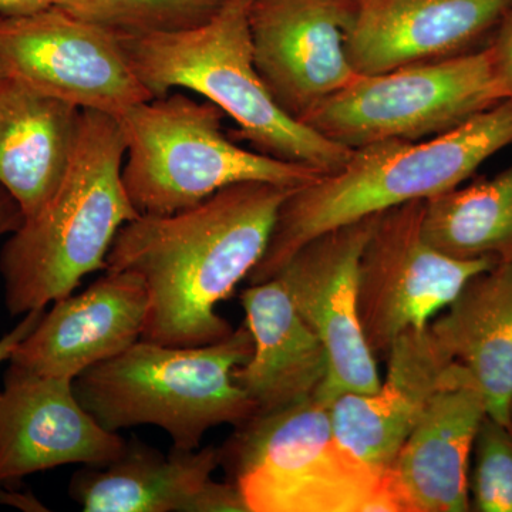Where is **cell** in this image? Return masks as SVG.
Segmentation results:
<instances>
[{"label": "cell", "instance_id": "cell-19", "mask_svg": "<svg viewBox=\"0 0 512 512\" xmlns=\"http://www.w3.org/2000/svg\"><path fill=\"white\" fill-rule=\"evenodd\" d=\"M82 110L6 77L0 82V187L35 215L62 180Z\"/></svg>", "mask_w": 512, "mask_h": 512}, {"label": "cell", "instance_id": "cell-15", "mask_svg": "<svg viewBox=\"0 0 512 512\" xmlns=\"http://www.w3.org/2000/svg\"><path fill=\"white\" fill-rule=\"evenodd\" d=\"M512 0H355L348 56L359 74L473 52Z\"/></svg>", "mask_w": 512, "mask_h": 512}, {"label": "cell", "instance_id": "cell-12", "mask_svg": "<svg viewBox=\"0 0 512 512\" xmlns=\"http://www.w3.org/2000/svg\"><path fill=\"white\" fill-rule=\"evenodd\" d=\"M353 15L355 0H252L256 69L293 119L359 77L346 47Z\"/></svg>", "mask_w": 512, "mask_h": 512}, {"label": "cell", "instance_id": "cell-25", "mask_svg": "<svg viewBox=\"0 0 512 512\" xmlns=\"http://www.w3.org/2000/svg\"><path fill=\"white\" fill-rule=\"evenodd\" d=\"M487 46L505 99H512V6L494 29Z\"/></svg>", "mask_w": 512, "mask_h": 512}, {"label": "cell", "instance_id": "cell-29", "mask_svg": "<svg viewBox=\"0 0 512 512\" xmlns=\"http://www.w3.org/2000/svg\"><path fill=\"white\" fill-rule=\"evenodd\" d=\"M0 503L15 505V507L25 508L28 511H40L39 508H42V505H40L36 498L29 497V495L10 493L6 487L5 490H0Z\"/></svg>", "mask_w": 512, "mask_h": 512}, {"label": "cell", "instance_id": "cell-22", "mask_svg": "<svg viewBox=\"0 0 512 512\" xmlns=\"http://www.w3.org/2000/svg\"><path fill=\"white\" fill-rule=\"evenodd\" d=\"M423 234L451 258L512 262V164L424 201Z\"/></svg>", "mask_w": 512, "mask_h": 512}, {"label": "cell", "instance_id": "cell-4", "mask_svg": "<svg viewBox=\"0 0 512 512\" xmlns=\"http://www.w3.org/2000/svg\"><path fill=\"white\" fill-rule=\"evenodd\" d=\"M227 0L195 28L119 36L128 63L153 97L175 89L200 94L237 123L254 150L319 173L338 171L352 150L293 119L276 104L256 69L249 8Z\"/></svg>", "mask_w": 512, "mask_h": 512}, {"label": "cell", "instance_id": "cell-31", "mask_svg": "<svg viewBox=\"0 0 512 512\" xmlns=\"http://www.w3.org/2000/svg\"><path fill=\"white\" fill-rule=\"evenodd\" d=\"M511 416H512V407H511Z\"/></svg>", "mask_w": 512, "mask_h": 512}, {"label": "cell", "instance_id": "cell-5", "mask_svg": "<svg viewBox=\"0 0 512 512\" xmlns=\"http://www.w3.org/2000/svg\"><path fill=\"white\" fill-rule=\"evenodd\" d=\"M247 325L211 345L165 346L140 339L76 377L74 393L104 429L156 426L173 447L198 450L208 430L238 427L256 414L234 379L251 357Z\"/></svg>", "mask_w": 512, "mask_h": 512}, {"label": "cell", "instance_id": "cell-7", "mask_svg": "<svg viewBox=\"0 0 512 512\" xmlns=\"http://www.w3.org/2000/svg\"><path fill=\"white\" fill-rule=\"evenodd\" d=\"M224 116L210 101L170 92L117 119L126 141L124 187L138 214L188 210L235 184L298 190L323 175L308 165L239 147L222 130Z\"/></svg>", "mask_w": 512, "mask_h": 512}, {"label": "cell", "instance_id": "cell-28", "mask_svg": "<svg viewBox=\"0 0 512 512\" xmlns=\"http://www.w3.org/2000/svg\"><path fill=\"white\" fill-rule=\"evenodd\" d=\"M57 0H0V16L16 18V16L32 15L52 8Z\"/></svg>", "mask_w": 512, "mask_h": 512}, {"label": "cell", "instance_id": "cell-8", "mask_svg": "<svg viewBox=\"0 0 512 512\" xmlns=\"http://www.w3.org/2000/svg\"><path fill=\"white\" fill-rule=\"evenodd\" d=\"M505 100L488 46L473 52L359 74L302 119L340 146L419 141L453 130Z\"/></svg>", "mask_w": 512, "mask_h": 512}, {"label": "cell", "instance_id": "cell-6", "mask_svg": "<svg viewBox=\"0 0 512 512\" xmlns=\"http://www.w3.org/2000/svg\"><path fill=\"white\" fill-rule=\"evenodd\" d=\"M221 451L248 512H406L389 471L340 443L318 397L255 414Z\"/></svg>", "mask_w": 512, "mask_h": 512}, {"label": "cell", "instance_id": "cell-23", "mask_svg": "<svg viewBox=\"0 0 512 512\" xmlns=\"http://www.w3.org/2000/svg\"><path fill=\"white\" fill-rule=\"evenodd\" d=\"M227 0H57L59 8L117 36L153 35L191 29Z\"/></svg>", "mask_w": 512, "mask_h": 512}, {"label": "cell", "instance_id": "cell-3", "mask_svg": "<svg viewBox=\"0 0 512 512\" xmlns=\"http://www.w3.org/2000/svg\"><path fill=\"white\" fill-rule=\"evenodd\" d=\"M124 160L126 141L119 121L82 110L62 180L0 252L10 315L46 309L72 295L87 275L107 269L117 232L140 215L124 187Z\"/></svg>", "mask_w": 512, "mask_h": 512}, {"label": "cell", "instance_id": "cell-27", "mask_svg": "<svg viewBox=\"0 0 512 512\" xmlns=\"http://www.w3.org/2000/svg\"><path fill=\"white\" fill-rule=\"evenodd\" d=\"M23 214L8 191L0 187V237L10 235L22 225Z\"/></svg>", "mask_w": 512, "mask_h": 512}, {"label": "cell", "instance_id": "cell-21", "mask_svg": "<svg viewBox=\"0 0 512 512\" xmlns=\"http://www.w3.org/2000/svg\"><path fill=\"white\" fill-rule=\"evenodd\" d=\"M429 328L473 376L487 416L512 429V262L470 279Z\"/></svg>", "mask_w": 512, "mask_h": 512}, {"label": "cell", "instance_id": "cell-13", "mask_svg": "<svg viewBox=\"0 0 512 512\" xmlns=\"http://www.w3.org/2000/svg\"><path fill=\"white\" fill-rule=\"evenodd\" d=\"M74 380L9 362L0 392V485L69 464L106 467L126 440L104 429L77 399Z\"/></svg>", "mask_w": 512, "mask_h": 512}, {"label": "cell", "instance_id": "cell-1", "mask_svg": "<svg viewBox=\"0 0 512 512\" xmlns=\"http://www.w3.org/2000/svg\"><path fill=\"white\" fill-rule=\"evenodd\" d=\"M293 191L235 184L188 210L138 215L124 224L107 255L106 271L133 272L146 285L141 339L191 348L231 335L234 329L217 306L261 261L279 210Z\"/></svg>", "mask_w": 512, "mask_h": 512}, {"label": "cell", "instance_id": "cell-17", "mask_svg": "<svg viewBox=\"0 0 512 512\" xmlns=\"http://www.w3.org/2000/svg\"><path fill=\"white\" fill-rule=\"evenodd\" d=\"M387 377L373 393H343L330 417L340 443L377 471H387L451 366L429 326L402 333L387 353Z\"/></svg>", "mask_w": 512, "mask_h": 512}, {"label": "cell", "instance_id": "cell-14", "mask_svg": "<svg viewBox=\"0 0 512 512\" xmlns=\"http://www.w3.org/2000/svg\"><path fill=\"white\" fill-rule=\"evenodd\" d=\"M146 285L130 271H107L86 291L55 302L9 362L37 375L74 380L143 336Z\"/></svg>", "mask_w": 512, "mask_h": 512}, {"label": "cell", "instance_id": "cell-26", "mask_svg": "<svg viewBox=\"0 0 512 512\" xmlns=\"http://www.w3.org/2000/svg\"><path fill=\"white\" fill-rule=\"evenodd\" d=\"M43 313H45V309H36V311L26 313L15 328L0 338V365L9 362L13 350L35 329L39 320L42 319Z\"/></svg>", "mask_w": 512, "mask_h": 512}, {"label": "cell", "instance_id": "cell-16", "mask_svg": "<svg viewBox=\"0 0 512 512\" xmlns=\"http://www.w3.org/2000/svg\"><path fill=\"white\" fill-rule=\"evenodd\" d=\"M485 416L473 376L454 362L387 470L404 511H470L471 453Z\"/></svg>", "mask_w": 512, "mask_h": 512}, {"label": "cell", "instance_id": "cell-18", "mask_svg": "<svg viewBox=\"0 0 512 512\" xmlns=\"http://www.w3.org/2000/svg\"><path fill=\"white\" fill-rule=\"evenodd\" d=\"M251 357L234 370L256 414L278 412L318 397L329 373L325 346L274 278L241 293Z\"/></svg>", "mask_w": 512, "mask_h": 512}, {"label": "cell", "instance_id": "cell-11", "mask_svg": "<svg viewBox=\"0 0 512 512\" xmlns=\"http://www.w3.org/2000/svg\"><path fill=\"white\" fill-rule=\"evenodd\" d=\"M376 217L312 239L275 276L328 353L329 373L318 396L328 404L343 393L376 392L382 383L357 308L360 256Z\"/></svg>", "mask_w": 512, "mask_h": 512}, {"label": "cell", "instance_id": "cell-10", "mask_svg": "<svg viewBox=\"0 0 512 512\" xmlns=\"http://www.w3.org/2000/svg\"><path fill=\"white\" fill-rule=\"evenodd\" d=\"M0 63L6 76L36 92L114 119L154 99L116 33L57 5L32 15L0 16Z\"/></svg>", "mask_w": 512, "mask_h": 512}, {"label": "cell", "instance_id": "cell-30", "mask_svg": "<svg viewBox=\"0 0 512 512\" xmlns=\"http://www.w3.org/2000/svg\"><path fill=\"white\" fill-rule=\"evenodd\" d=\"M6 73H5V70H3V66H2V63H0V82H2L3 79H6Z\"/></svg>", "mask_w": 512, "mask_h": 512}, {"label": "cell", "instance_id": "cell-20", "mask_svg": "<svg viewBox=\"0 0 512 512\" xmlns=\"http://www.w3.org/2000/svg\"><path fill=\"white\" fill-rule=\"evenodd\" d=\"M221 464V448L164 454L133 439L109 466L80 468L69 494L86 512H195Z\"/></svg>", "mask_w": 512, "mask_h": 512}, {"label": "cell", "instance_id": "cell-24", "mask_svg": "<svg viewBox=\"0 0 512 512\" xmlns=\"http://www.w3.org/2000/svg\"><path fill=\"white\" fill-rule=\"evenodd\" d=\"M473 453L470 510L512 512V429L485 416Z\"/></svg>", "mask_w": 512, "mask_h": 512}, {"label": "cell", "instance_id": "cell-2", "mask_svg": "<svg viewBox=\"0 0 512 512\" xmlns=\"http://www.w3.org/2000/svg\"><path fill=\"white\" fill-rule=\"evenodd\" d=\"M511 144L512 99H505L439 136L352 150L338 171L286 198L249 284L274 279L303 245L325 232L453 190Z\"/></svg>", "mask_w": 512, "mask_h": 512}, {"label": "cell", "instance_id": "cell-9", "mask_svg": "<svg viewBox=\"0 0 512 512\" xmlns=\"http://www.w3.org/2000/svg\"><path fill=\"white\" fill-rule=\"evenodd\" d=\"M424 201L377 214L359 265L360 325L376 360L407 330L423 329L493 259L451 258L424 238Z\"/></svg>", "mask_w": 512, "mask_h": 512}]
</instances>
